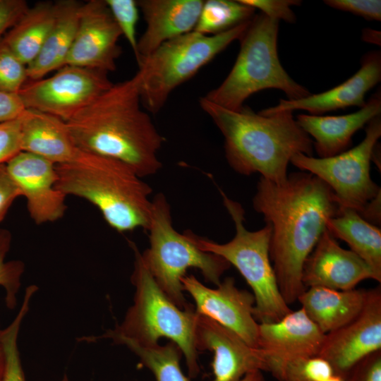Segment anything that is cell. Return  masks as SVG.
<instances>
[{"instance_id": "cell-1", "label": "cell", "mask_w": 381, "mask_h": 381, "mask_svg": "<svg viewBox=\"0 0 381 381\" xmlns=\"http://www.w3.org/2000/svg\"><path fill=\"white\" fill-rule=\"evenodd\" d=\"M253 207L272 229L270 257L277 285L290 305L306 289L303 267L329 219L339 211L330 188L318 177L306 172H291L281 183L260 177Z\"/></svg>"}, {"instance_id": "cell-2", "label": "cell", "mask_w": 381, "mask_h": 381, "mask_svg": "<svg viewBox=\"0 0 381 381\" xmlns=\"http://www.w3.org/2000/svg\"><path fill=\"white\" fill-rule=\"evenodd\" d=\"M141 104L133 77L113 84L66 123L79 150L119 160L143 178L162 168L164 138Z\"/></svg>"}, {"instance_id": "cell-3", "label": "cell", "mask_w": 381, "mask_h": 381, "mask_svg": "<svg viewBox=\"0 0 381 381\" xmlns=\"http://www.w3.org/2000/svg\"><path fill=\"white\" fill-rule=\"evenodd\" d=\"M199 105L221 131L226 160L238 174L259 173L262 178L281 183L287 179L294 155L313 156V140L298 126L293 111L262 115L247 107L232 111L204 97Z\"/></svg>"}, {"instance_id": "cell-4", "label": "cell", "mask_w": 381, "mask_h": 381, "mask_svg": "<svg viewBox=\"0 0 381 381\" xmlns=\"http://www.w3.org/2000/svg\"><path fill=\"white\" fill-rule=\"evenodd\" d=\"M56 169V188L92 203L114 230L147 231L152 189L129 165L80 150L71 162Z\"/></svg>"}, {"instance_id": "cell-5", "label": "cell", "mask_w": 381, "mask_h": 381, "mask_svg": "<svg viewBox=\"0 0 381 381\" xmlns=\"http://www.w3.org/2000/svg\"><path fill=\"white\" fill-rule=\"evenodd\" d=\"M131 246L135 254L131 276L135 288L133 304L121 324L100 337L88 339L108 338L116 344L126 340L141 346H152L158 344L160 338L169 339L184 355L189 376L195 377L200 372L195 308L190 305L181 309L171 302L155 282L136 246L133 243Z\"/></svg>"}, {"instance_id": "cell-6", "label": "cell", "mask_w": 381, "mask_h": 381, "mask_svg": "<svg viewBox=\"0 0 381 381\" xmlns=\"http://www.w3.org/2000/svg\"><path fill=\"white\" fill-rule=\"evenodd\" d=\"M279 20L263 13L254 16L239 39L240 50L224 80L205 98L232 111H240L253 94L265 89H279L288 99L310 95L282 67L277 52Z\"/></svg>"}, {"instance_id": "cell-7", "label": "cell", "mask_w": 381, "mask_h": 381, "mask_svg": "<svg viewBox=\"0 0 381 381\" xmlns=\"http://www.w3.org/2000/svg\"><path fill=\"white\" fill-rule=\"evenodd\" d=\"M147 231L150 247L141 253L142 259L161 290L181 309L191 305L184 297L181 282L189 268L199 270L206 282L218 286L231 267L223 258L199 248L190 231L183 234L176 231L170 205L162 193L152 200Z\"/></svg>"}, {"instance_id": "cell-8", "label": "cell", "mask_w": 381, "mask_h": 381, "mask_svg": "<svg viewBox=\"0 0 381 381\" xmlns=\"http://www.w3.org/2000/svg\"><path fill=\"white\" fill-rule=\"evenodd\" d=\"M250 20L214 35L190 32L163 43L142 59L133 77L143 106L158 113L178 86L241 38Z\"/></svg>"}, {"instance_id": "cell-9", "label": "cell", "mask_w": 381, "mask_h": 381, "mask_svg": "<svg viewBox=\"0 0 381 381\" xmlns=\"http://www.w3.org/2000/svg\"><path fill=\"white\" fill-rule=\"evenodd\" d=\"M223 204L231 216L235 235L227 243H218L191 232L197 246L217 255L234 265L253 290L255 298L254 318L260 323L280 320L292 310L279 291L270 257L272 229L269 224L257 231L244 225L245 210L237 201L220 190Z\"/></svg>"}, {"instance_id": "cell-10", "label": "cell", "mask_w": 381, "mask_h": 381, "mask_svg": "<svg viewBox=\"0 0 381 381\" xmlns=\"http://www.w3.org/2000/svg\"><path fill=\"white\" fill-rule=\"evenodd\" d=\"M380 136L381 118L378 116L367 124L365 138L356 147L325 158L298 153L290 162L327 184L340 207L351 208L361 214L381 193L380 187L370 174L373 150Z\"/></svg>"}, {"instance_id": "cell-11", "label": "cell", "mask_w": 381, "mask_h": 381, "mask_svg": "<svg viewBox=\"0 0 381 381\" xmlns=\"http://www.w3.org/2000/svg\"><path fill=\"white\" fill-rule=\"evenodd\" d=\"M107 74L65 65L50 77L27 81L18 95L26 109L66 122L112 86Z\"/></svg>"}, {"instance_id": "cell-12", "label": "cell", "mask_w": 381, "mask_h": 381, "mask_svg": "<svg viewBox=\"0 0 381 381\" xmlns=\"http://www.w3.org/2000/svg\"><path fill=\"white\" fill-rule=\"evenodd\" d=\"M381 350V288L368 290L360 313L341 327L325 334L319 356L335 375L345 377L358 361Z\"/></svg>"}, {"instance_id": "cell-13", "label": "cell", "mask_w": 381, "mask_h": 381, "mask_svg": "<svg viewBox=\"0 0 381 381\" xmlns=\"http://www.w3.org/2000/svg\"><path fill=\"white\" fill-rule=\"evenodd\" d=\"M181 282L183 291L193 298L198 313L214 320L250 346L258 348L259 323L253 315V294L239 289L233 277L225 278L215 289L207 287L193 274L184 276Z\"/></svg>"}, {"instance_id": "cell-14", "label": "cell", "mask_w": 381, "mask_h": 381, "mask_svg": "<svg viewBox=\"0 0 381 381\" xmlns=\"http://www.w3.org/2000/svg\"><path fill=\"white\" fill-rule=\"evenodd\" d=\"M121 32L104 0L83 3L78 30L65 65L109 73L121 53Z\"/></svg>"}, {"instance_id": "cell-15", "label": "cell", "mask_w": 381, "mask_h": 381, "mask_svg": "<svg viewBox=\"0 0 381 381\" xmlns=\"http://www.w3.org/2000/svg\"><path fill=\"white\" fill-rule=\"evenodd\" d=\"M7 171L27 201L36 224L56 222L67 210L66 195L56 188V165L30 152L20 151L6 163Z\"/></svg>"}, {"instance_id": "cell-16", "label": "cell", "mask_w": 381, "mask_h": 381, "mask_svg": "<svg viewBox=\"0 0 381 381\" xmlns=\"http://www.w3.org/2000/svg\"><path fill=\"white\" fill-rule=\"evenodd\" d=\"M195 339L198 351L213 352L212 381H240L246 374L267 371L264 351L248 345L233 331L196 312Z\"/></svg>"}, {"instance_id": "cell-17", "label": "cell", "mask_w": 381, "mask_h": 381, "mask_svg": "<svg viewBox=\"0 0 381 381\" xmlns=\"http://www.w3.org/2000/svg\"><path fill=\"white\" fill-rule=\"evenodd\" d=\"M325 335L301 308L277 322L259 323L258 348L266 356L267 372L276 378L286 362L318 356Z\"/></svg>"}, {"instance_id": "cell-18", "label": "cell", "mask_w": 381, "mask_h": 381, "mask_svg": "<svg viewBox=\"0 0 381 381\" xmlns=\"http://www.w3.org/2000/svg\"><path fill=\"white\" fill-rule=\"evenodd\" d=\"M368 279L375 280L368 264L352 250L341 247L327 229L303 267L302 282L306 289L347 291Z\"/></svg>"}, {"instance_id": "cell-19", "label": "cell", "mask_w": 381, "mask_h": 381, "mask_svg": "<svg viewBox=\"0 0 381 381\" xmlns=\"http://www.w3.org/2000/svg\"><path fill=\"white\" fill-rule=\"evenodd\" d=\"M381 80V54L374 51L363 56L359 70L341 84L319 94L298 99H280L274 107L259 112L270 115L281 111L306 110L311 115L344 109L349 107H362L365 105V95Z\"/></svg>"}, {"instance_id": "cell-20", "label": "cell", "mask_w": 381, "mask_h": 381, "mask_svg": "<svg viewBox=\"0 0 381 381\" xmlns=\"http://www.w3.org/2000/svg\"><path fill=\"white\" fill-rule=\"evenodd\" d=\"M146 28L138 40V64L163 43L194 30L204 1H137Z\"/></svg>"}, {"instance_id": "cell-21", "label": "cell", "mask_w": 381, "mask_h": 381, "mask_svg": "<svg viewBox=\"0 0 381 381\" xmlns=\"http://www.w3.org/2000/svg\"><path fill=\"white\" fill-rule=\"evenodd\" d=\"M381 114V92L377 90L358 111L341 116L298 114L296 122L313 138L320 158L338 155L351 145L353 134Z\"/></svg>"}, {"instance_id": "cell-22", "label": "cell", "mask_w": 381, "mask_h": 381, "mask_svg": "<svg viewBox=\"0 0 381 381\" xmlns=\"http://www.w3.org/2000/svg\"><path fill=\"white\" fill-rule=\"evenodd\" d=\"M20 119L21 151L55 165L71 162L79 152L65 121L30 109H25Z\"/></svg>"}, {"instance_id": "cell-23", "label": "cell", "mask_w": 381, "mask_h": 381, "mask_svg": "<svg viewBox=\"0 0 381 381\" xmlns=\"http://www.w3.org/2000/svg\"><path fill=\"white\" fill-rule=\"evenodd\" d=\"M367 291L307 288L298 298L301 308L324 333L336 330L353 320L361 311Z\"/></svg>"}, {"instance_id": "cell-24", "label": "cell", "mask_w": 381, "mask_h": 381, "mask_svg": "<svg viewBox=\"0 0 381 381\" xmlns=\"http://www.w3.org/2000/svg\"><path fill=\"white\" fill-rule=\"evenodd\" d=\"M82 4L75 0L55 2L54 25L38 55L27 66L28 80L44 78L65 66L78 30Z\"/></svg>"}, {"instance_id": "cell-25", "label": "cell", "mask_w": 381, "mask_h": 381, "mask_svg": "<svg viewBox=\"0 0 381 381\" xmlns=\"http://www.w3.org/2000/svg\"><path fill=\"white\" fill-rule=\"evenodd\" d=\"M326 229L336 239L345 241L351 250L372 270L381 282V230L365 220L356 210L340 207L337 215L329 219Z\"/></svg>"}, {"instance_id": "cell-26", "label": "cell", "mask_w": 381, "mask_h": 381, "mask_svg": "<svg viewBox=\"0 0 381 381\" xmlns=\"http://www.w3.org/2000/svg\"><path fill=\"white\" fill-rule=\"evenodd\" d=\"M55 2L42 1L28 9L2 38L26 66L40 52L55 20Z\"/></svg>"}, {"instance_id": "cell-27", "label": "cell", "mask_w": 381, "mask_h": 381, "mask_svg": "<svg viewBox=\"0 0 381 381\" xmlns=\"http://www.w3.org/2000/svg\"><path fill=\"white\" fill-rule=\"evenodd\" d=\"M255 11L240 0L205 1L193 31L205 35H217L250 20Z\"/></svg>"}, {"instance_id": "cell-28", "label": "cell", "mask_w": 381, "mask_h": 381, "mask_svg": "<svg viewBox=\"0 0 381 381\" xmlns=\"http://www.w3.org/2000/svg\"><path fill=\"white\" fill-rule=\"evenodd\" d=\"M127 346L135 353L143 365L154 374L156 381H190L182 372L180 361L182 351L177 344L141 346L126 340L117 343Z\"/></svg>"}, {"instance_id": "cell-29", "label": "cell", "mask_w": 381, "mask_h": 381, "mask_svg": "<svg viewBox=\"0 0 381 381\" xmlns=\"http://www.w3.org/2000/svg\"><path fill=\"white\" fill-rule=\"evenodd\" d=\"M37 289L35 285L26 289L18 313L10 325L2 329L1 339L6 355L3 381H26L18 347V337L23 320L29 310L30 301Z\"/></svg>"}, {"instance_id": "cell-30", "label": "cell", "mask_w": 381, "mask_h": 381, "mask_svg": "<svg viewBox=\"0 0 381 381\" xmlns=\"http://www.w3.org/2000/svg\"><path fill=\"white\" fill-rule=\"evenodd\" d=\"M12 236L6 229H0V286L5 290V303L12 310L17 305V294L21 286L25 264L19 260L6 261Z\"/></svg>"}, {"instance_id": "cell-31", "label": "cell", "mask_w": 381, "mask_h": 381, "mask_svg": "<svg viewBox=\"0 0 381 381\" xmlns=\"http://www.w3.org/2000/svg\"><path fill=\"white\" fill-rule=\"evenodd\" d=\"M333 375L331 365L323 358L315 356L286 362L276 379L279 381H326Z\"/></svg>"}, {"instance_id": "cell-32", "label": "cell", "mask_w": 381, "mask_h": 381, "mask_svg": "<svg viewBox=\"0 0 381 381\" xmlns=\"http://www.w3.org/2000/svg\"><path fill=\"white\" fill-rule=\"evenodd\" d=\"M28 80L27 66L0 39V91L18 94Z\"/></svg>"}, {"instance_id": "cell-33", "label": "cell", "mask_w": 381, "mask_h": 381, "mask_svg": "<svg viewBox=\"0 0 381 381\" xmlns=\"http://www.w3.org/2000/svg\"><path fill=\"white\" fill-rule=\"evenodd\" d=\"M121 35L127 40L135 57L138 54L136 26L139 17V7L135 0H104Z\"/></svg>"}, {"instance_id": "cell-34", "label": "cell", "mask_w": 381, "mask_h": 381, "mask_svg": "<svg viewBox=\"0 0 381 381\" xmlns=\"http://www.w3.org/2000/svg\"><path fill=\"white\" fill-rule=\"evenodd\" d=\"M254 9H259L267 17L287 23H294L296 16L291 6H298L301 1L295 0H240Z\"/></svg>"}, {"instance_id": "cell-35", "label": "cell", "mask_w": 381, "mask_h": 381, "mask_svg": "<svg viewBox=\"0 0 381 381\" xmlns=\"http://www.w3.org/2000/svg\"><path fill=\"white\" fill-rule=\"evenodd\" d=\"M324 2L332 8L350 12L369 20H381L380 0H326Z\"/></svg>"}, {"instance_id": "cell-36", "label": "cell", "mask_w": 381, "mask_h": 381, "mask_svg": "<svg viewBox=\"0 0 381 381\" xmlns=\"http://www.w3.org/2000/svg\"><path fill=\"white\" fill-rule=\"evenodd\" d=\"M20 118L0 123V164L20 152Z\"/></svg>"}, {"instance_id": "cell-37", "label": "cell", "mask_w": 381, "mask_h": 381, "mask_svg": "<svg viewBox=\"0 0 381 381\" xmlns=\"http://www.w3.org/2000/svg\"><path fill=\"white\" fill-rule=\"evenodd\" d=\"M344 378L346 381H381V350L358 361Z\"/></svg>"}, {"instance_id": "cell-38", "label": "cell", "mask_w": 381, "mask_h": 381, "mask_svg": "<svg viewBox=\"0 0 381 381\" xmlns=\"http://www.w3.org/2000/svg\"><path fill=\"white\" fill-rule=\"evenodd\" d=\"M28 8L29 6L24 0H0V37L21 18Z\"/></svg>"}, {"instance_id": "cell-39", "label": "cell", "mask_w": 381, "mask_h": 381, "mask_svg": "<svg viewBox=\"0 0 381 381\" xmlns=\"http://www.w3.org/2000/svg\"><path fill=\"white\" fill-rule=\"evenodd\" d=\"M19 196H21L20 192L9 175L6 163L0 164V222Z\"/></svg>"}, {"instance_id": "cell-40", "label": "cell", "mask_w": 381, "mask_h": 381, "mask_svg": "<svg viewBox=\"0 0 381 381\" xmlns=\"http://www.w3.org/2000/svg\"><path fill=\"white\" fill-rule=\"evenodd\" d=\"M25 109L18 94L0 91V123L20 118Z\"/></svg>"}, {"instance_id": "cell-41", "label": "cell", "mask_w": 381, "mask_h": 381, "mask_svg": "<svg viewBox=\"0 0 381 381\" xmlns=\"http://www.w3.org/2000/svg\"><path fill=\"white\" fill-rule=\"evenodd\" d=\"M381 193L370 200L365 207L363 212L359 214L365 220L375 225L380 224Z\"/></svg>"}, {"instance_id": "cell-42", "label": "cell", "mask_w": 381, "mask_h": 381, "mask_svg": "<svg viewBox=\"0 0 381 381\" xmlns=\"http://www.w3.org/2000/svg\"><path fill=\"white\" fill-rule=\"evenodd\" d=\"M362 39L367 42L380 45V32L370 28H365L363 30Z\"/></svg>"}, {"instance_id": "cell-43", "label": "cell", "mask_w": 381, "mask_h": 381, "mask_svg": "<svg viewBox=\"0 0 381 381\" xmlns=\"http://www.w3.org/2000/svg\"><path fill=\"white\" fill-rule=\"evenodd\" d=\"M2 329L0 327V381H3L6 369V355L1 339Z\"/></svg>"}, {"instance_id": "cell-44", "label": "cell", "mask_w": 381, "mask_h": 381, "mask_svg": "<svg viewBox=\"0 0 381 381\" xmlns=\"http://www.w3.org/2000/svg\"><path fill=\"white\" fill-rule=\"evenodd\" d=\"M261 370H255L246 374L240 381H265Z\"/></svg>"}, {"instance_id": "cell-45", "label": "cell", "mask_w": 381, "mask_h": 381, "mask_svg": "<svg viewBox=\"0 0 381 381\" xmlns=\"http://www.w3.org/2000/svg\"><path fill=\"white\" fill-rule=\"evenodd\" d=\"M326 381H346V380L344 377L334 374L329 378H328Z\"/></svg>"}, {"instance_id": "cell-46", "label": "cell", "mask_w": 381, "mask_h": 381, "mask_svg": "<svg viewBox=\"0 0 381 381\" xmlns=\"http://www.w3.org/2000/svg\"><path fill=\"white\" fill-rule=\"evenodd\" d=\"M61 381H69L66 375H64Z\"/></svg>"}]
</instances>
